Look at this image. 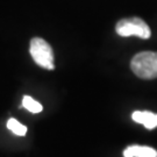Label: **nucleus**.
Returning a JSON list of instances; mask_svg holds the SVG:
<instances>
[{
    "label": "nucleus",
    "mask_w": 157,
    "mask_h": 157,
    "mask_svg": "<svg viewBox=\"0 0 157 157\" xmlns=\"http://www.w3.org/2000/svg\"><path fill=\"white\" fill-rule=\"evenodd\" d=\"M22 106L32 113H40L42 111V108H43L39 101H36L35 99H33L32 97H29V95H25V97H23Z\"/></svg>",
    "instance_id": "nucleus-6"
},
{
    "label": "nucleus",
    "mask_w": 157,
    "mask_h": 157,
    "mask_svg": "<svg viewBox=\"0 0 157 157\" xmlns=\"http://www.w3.org/2000/svg\"><path fill=\"white\" fill-rule=\"evenodd\" d=\"M115 30L120 36L124 37L137 36L140 39L147 40L151 36V30L149 26L140 17H128L120 20L117 23Z\"/></svg>",
    "instance_id": "nucleus-3"
},
{
    "label": "nucleus",
    "mask_w": 157,
    "mask_h": 157,
    "mask_svg": "<svg viewBox=\"0 0 157 157\" xmlns=\"http://www.w3.org/2000/svg\"><path fill=\"white\" fill-rule=\"evenodd\" d=\"M7 128L10 129L13 134L17 135V136H23L27 133V127L25 124H20L15 119H10L7 121Z\"/></svg>",
    "instance_id": "nucleus-7"
},
{
    "label": "nucleus",
    "mask_w": 157,
    "mask_h": 157,
    "mask_svg": "<svg viewBox=\"0 0 157 157\" xmlns=\"http://www.w3.org/2000/svg\"><path fill=\"white\" fill-rule=\"evenodd\" d=\"M132 119L137 124H143L146 128L154 129L157 127V114L148 111H135L132 114Z\"/></svg>",
    "instance_id": "nucleus-4"
},
{
    "label": "nucleus",
    "mask_w": 157,
    "mask_h": 157,
    "mask_svg": "<svg viewBox=\"0 0 157 157\" xmlns=\"http://www.w3.org/2000/svg\"><path fill=\"white\" fill-rule=\"evenodd\" d=\"M29 52L33 57L34 62L39 67L47 69V70H54V51L50 44L41 37H34L29 44Z\"/></svg>",
    "instance_id": "nucleus-2"
},
{
    "label": "nucleus",
    "mask_w": 157,
    "mask_h": 157,
    "mask_svg": "<svg viewBox=\"0 0 157 157\" xmlns=\"http://www.w3.org/2000/svg\"><path fill=\"white\" fill-rule=\"evenodd\" d=\"M124 157H157V150L147 146H129L124 150Z\"/></svg>",
    "instance_id": "nucleus-5"
},
{
    "label": "nucleus",
    "mask_w": 157,
    "mask_h": 157,
    "mask_svg": "<svg viewBox=\"0 0 157 157\" xmlns=\"http://www.w3.org/2000/svg\"><path fill=\"white\" fill-rule=\"evenodd\" d=\"M130 69L142 79L157 78V52L142 51L136 54L130 62Z\"/></svg>",
    "instance_id": "nucleus-1"
}]
</instances>
